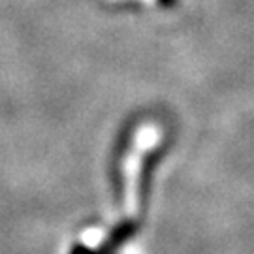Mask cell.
Instances as JSON below:
<instances>
[{"mask_svg": "<svg viewBox=\"0 0 254 254\" xmlns=\"http://www.w3.org/2000/svg\"><path fill=\"white\" fill-rule=\"evenodd\" d=\"M70 254H98V253H96V249H92V247H87V245H83V243H75V245L70 249Z\"/></svg>", "mask_w": 254, "mask_h": 254, "instance_id": "3957f363", "label": "cell"}, {"mask_svg": "<svg viewBox=\"0 0 254 254\" xmlns=\"http://www.w3.org/2000/svg\"><path fill=\"white\" fill-rule=\"evenodd\" d=\"M164 153H166V147L158 145L154 147L153 151L143 156L141 160V168H139V177H137V201H139V209H145L149 196H151V189H153V177L154 172L158 168V164L162 160Z\"/></svg>", "mask_w": 254, "mask_h": 254, "instance_id": "6da1fadb", "label": "cell"}, {"mask_svg": "<svg viewBox=\"0 0 254 254\" xmlns=\"http://www.w3.org/2000/svg\"><path fill=\"white\" fill-rule=\"evenodd\" d=\"M136 232H137L136 220H130V218L121 220L117 226L109 232V236L104 239V243L96 249V253L98 254H115L121 247L127 245L128 241L136 236Z\"/></svg>", "mask_w": 254, "mask_h": 254, "instance_id": "7a4b0ae2", "label": "cell"}, {"mask_svg": "<svg viewBox=\"0 0 254 254\" xmlns=\"http://www.w3.org/2000/svg\"><path fill=\"white\" fill-rule=\"evenodd\" d=\"M158 4H160L162 8H173V6L177 4V0H158Z\"/></svg>", "mask_w": 254, "mask_h": 254, "instance_id": "277c9868", "label": "cell"}]
</instances>
